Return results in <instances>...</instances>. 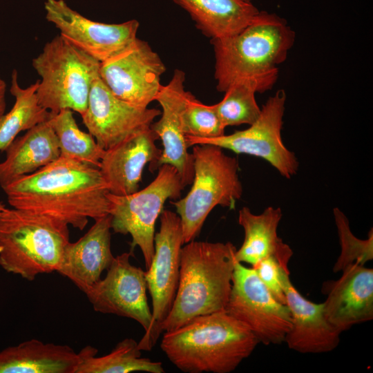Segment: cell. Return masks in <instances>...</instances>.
<instances>
[{
	"label": "cell",
	"mask_w": 373,
	"mask_h": 373,
	"mask_svg": "<svg viewBox=\"0 0 373 373\" xmlns=\"http://www.w3.org/2000/svg\"><path fill=\"white\" fill-rule=\"evenodd\" d=\"M12 208L83 230L88 219L109 215V193L99 168L60 156L1 186Z\"/></svg>",
	"instance_id": "1"
},
{
	"label": "cell",
	"mask_w": 373,
	"mask_h": 373,
	"mask_svg": "<svg viewBox=\"0 0 373 373\" xmlns=\"http://www.w3.org/2000/svg\"><path fill=\"white\" fill-rule=\"evenodd\" d=\"M295 37L284 18L260 11L236 34L210 39L217 90L224 93L239 81L254 83L258 93L270 90L278 79V66L286 60Z\"/></svg>",
	"instance_id": "2"
},
{
	"label": "cell",
	"mask_w": 373,
	"mask_h": 373,
	"mask_svg": "<svg viewBox=\"0 0 373 373\" xmlns=\"http://www.w3.org/2000/svg\"><path fill=\"white\" fill-rule=\"evenodd\" d=\"M258 343L249 328L223 310L198 316L165 332L160 347L184 372L229 373Z\"/></svg>",
	"instance_id": "3"
},
{
	"label": "cell",
	"mask_w": 373,
	"mask_h": 373,
	"mask_svg": "<svg viewBox=\"0 0 373 373\" xmlns=\"http://www.w3.org/2000/svg\"><path fill=\"white\" fill-rule=\"evenodd\" d=\"M236 247L231 242L190 241L180 251L175 297L162 332L202 315L223 311L230 295Z\"/></svg>",
	"instance_id": "4"
},
{
	"label": "cell",
	"mask_w": 373,
	"mask_h": 373,
	"mask_svg": "<svg viewBox=\"0 0 373 373\" xmlns=\"http://www.w3.org/2000/svg\"><path fill=\"white\" fill-rule=\"evenodd\" d=\"M70 242L68 226L15 208L0 214V267L28 281L57 271Z\"/></svg>",
	"instance_id": "5"
},
{
	"label": "cell",
	"mask_w": 373,
	"mask_h": 373,
	"mask_svg": "<svg viewBox=\"0 0 373 373\" xmlns=\"http://www.w3.org/2000/svg\"><path fill=\"white\" fill-rule=\"evenodd\" d=\"M194 175L185 197L171 201L180 217L183 242L193 240L216 206L233 209L242 195L237 159L211 144L192 146Z\"/></svg>",
	"instance_id": "6"
},
{
	"label": "cell",
	"mask_w": 373,
	"mask_h": 373,
	"mask_svg": "<svg viewBox=\"0 0 373 373\" xmlns=\"http://www.w3.org/2000/svg\"><path fill=\"white\" fill-rule=\"evenodd\" d=\"M100 64L57 35L32 61L41 77L37 90L39 104L52 114L69 109L82 115L93 82L99 77Z\"/></svg>",
	"instance_id": "7"
},
{
	"label": "cell",
	"mask_w": 373,
	"mask_h": 373,
	"mask_svg": "<svg viewBox=\"0 0 373 373\" xmlns=\"http://www.w3.org/2000/svg\"><path fill=\"white\" fill-rule=\"evenodd\" d=\"M184 188L177 169L163 164L155 178L142 190L125 195L108 193L111 229L131 236V251L135 247L140 249L146 269L154 255L156 220L166 200L179 198Z\"/></svg>",
	"instance_id": "8"
},
{
	"label": "cell",
	"mask_w": 373,
	"mask_h": 373,
	"mask_svg": "<svg viewBox=\"0 0 373 373\" xmlns=\"http://www.w3.org/2000/svg\"><path fill=\"white\" fill-rule=\"evenodd\" d=\"M286 93L278 90L261 108L260 116L249 127L230 135L214 138H197L186 136L189 147L195 144H211L238 154L260 157L285 178L296 175L299 162L282 140Z\"/></svg>",
	"instance_id": "9"
},
{
	"label": "cell",
	"mask_w": 373,
	"mask_h": 373,
	"mask_svg": "<svg viewBox=\"0 0 373 373\" xmlns=\"http://www.w3.org/2000/svg\"><path fill=\"white\" fill-rule=\"evenodd\" d=\"M160 220V230L154 238V255L145 271L152 300V319L149 330L138 342L141 350H151L156 343L179 283L180 251L184 244L180 219L177 213L163 210Z\"/></svg>",
	"instance_id": "10"
},
{
	"label": "cell",
	"mask_w": 373,
	"mask_h": 373,
	"mask_svg": "<svg viewBox=\"0 0 373 373\" xmlns=\"http://www.w3.org/2000/svg\"><path fill=\"white\" fill-rule=\"evenodd\" d=\"M224 310L249 328L264 345L285 342L291 327L288 307L274 297L252 267L238 261Z\"/></svg>",
	"instance_id": "11"
},
{
	"label": "cell",
	"mask_w": 373,
	"mask_h": 373,
	"mask_svg": "<svg viewBox=\"0 0 373 373\" xmlns=\"http://www.w3.org/2000/svg\"><path fill=\"white\" fill-rule=\"evenodd\" d=\"M166 66L148 42L137 37L127 48L101 62L99 77L119 99L148 107L155 100Z\"/></svg>",
	"instance_id": "12"
},
{
	"label": "cell",
	"mask_w": 373,
	"mask_h": 373,
	"mask_svg": "<svg viewBox=\"0 0 373 373\" xmlns=\"http://www.w3.org/2000/svg\"><path fill=\"white\" fill-rule=\"evenodd\" d=\"M46 18L71 44L98 61L121 52L137 38L140 23L131 19L105 23L89 19L69 7L64 0H46Z\"/></svg>",
	"instance_id": "13"
},
{
	"label": "cell",
	"mask_w": 373,
	"mask_h": 373,
	"mask_svg": "<svg viewBox=\"0 0 373 373\" xmlns=\"http://www.w3.org/2000/svg\"><path fill=\"white\" fill-rule=\"evenodd\" d=\"M132 252L114 258L104 278L84 294L95 312L133 319L146 332L152 312L146 296L145 271L130 262Z\"/></svg>",
	"instance_id": "14"
},
{
	"label": "cell",
	"mask_w": 373,
	"mask_h": 373,
	"mask_svg": "<svg viewBox=\"0 0 373 373\" xmlns=\"http://www.w3.org/2000/svg\"><path fill=\"white\" fill-rule=\"evenodd\" d=\"M161 115L157 108L137 106L117 97L100 77L93 82L88 105L81 115L88 133L104 150L150 127Z\"/></svg>",
	"instance_id": "15"
},
{
	"label": "cell",
	"mask_w": 373,
	"mask_h": 373,
	"mask_svg": "<svg viewBox=\"0 0 373 373\" xmlns=\"http://www.w3.org/2000/svg\"><path fill=\"white\" fill-rule=\"evenodd\" d=\"M184 81L185 73L175 69L170 82L162 86L155 98L162 109L161 117L150 126L163 145L156 169L163 164L175 168L184 187L192 183L194 175L193 157L188 151L182 122V111L187 95Z\"/></svg>",
	"instance_id": "16"
},
{
	"label": "cell",
	"mask_w": 373,
	"mask_h": 373,
	"mask_svg": "<svg viewBox=\"0 0 373 373\" xmlns=\"http://www.w3.org/2000/svg\"><path fill=\"white\" fill-rule=\"evenodd\" d=\"M158 139L148 127L105 150L99 169L109 193L125 195L138 191L144 166L149 163L151 171L156 169L162 153L155 144Z\"/></svg>",
	"instance_id": "17"
},
{
	"label": "cell",
	"mask_w": 373,
	"mask_h": 373,
	"mask_svg": "<svg viewBox=\"0 0 373 373\" xmlns=\"http://www.w3.org/2000/svg\"><path fill=\"white\" fill-rule=\"evenodd\" d=\"M342 272L323 286L325 315L340 333L373 319V269L355 263Z\"/></svg>",
	"instance_id": "18"
},
{
	"label": "cell",
	"mask_w": 373,
	"mask_h": 373,
	"mask_svg": "<svg viewBox=\"0 0 373 373\" xmlns=\"http://www.w3.org/2000/svg\"><path fill=\"white\" fill-rule=\"evenodd\" d=\"M283 286L291 327L285 342L289 348L303 354H321L334 350L341 333L327 321L323 303H313L303 296L292 284L289 269L282 275Z\"/></svg>",
	"instance_id": "19"
},
{
	"label": "cell",
	"mask_w": 373,
	"mask_h": 373,
	"mask_svg": "<svg viewBox=\"0 0 373 373\" xmlns=\"http://www.w3.org/2000/svg\"><path fill=\"white\" fill-rule=\"evenodd\" d=\"M111 222L110 214L97 219L82 237L75 242H68L64 248L57 272L84 293L101 280L102 272L114 260Z\"/></svg>",
	"instance_id": "20"
},
{
	"label": "cell",
	"mask_w": 373,
	"mask_h": 373,
	"mask_svg": "<svg viewBox=\"0 0 373 373\" xmlns=\"http://www.w3.org/2000/svg\"><path fill=\"white\" fill-rule=\"evenodd\" d=\"M48 119L16 137L5 151L6 158L0 163L1 186L33 173L60 157L58 140Z\"/></svg>",
	"instance_id": "21"
},
{
	"label": "cell",
	"mask_w": 373,
	"mask_h": 373,
	"mask_svg": "<svg viewBox=\"0 0 373 373\" xmlns=\"http://www.w3.org/2000/svg\"><path fill=\"white\" fill-rule=\"evenodd\" d=\"M79 363L71 347L35 338L0 352V373H75Z\"/></svg>",
	"instance_id": "22"
},
{
	"label": "cell",
	"mask_w": 373,
	"mask_h": 373,
	"mask_svg": "<svg viewBox=\"0 0 373 373\" xmlns=\"http://www.w3.org/2000/svg\"><path fill=\"white\" fill-rule=\"evenodd\" d=\"M186 10L196 28L211 39L229 37L249 25L259 13L245 0H173Z\"/></svg>",
	"instance_id": "23"
},
{
	"label": "cell",
	"mask_w": 373,
	"mask_h": 373,
	"mask_svg": "<svg viewBox=\"0 0 373 373\" xmlns=\"http://www.w3.org/2000/svg\"><path fill=\"white\" fill-rule=\"evenodd\" d=\"M282 217L280 207H268L260 214H254L248 207H242L239 211L238 221L244 229L245 239L241 247L236 249V261L252 267L263 258L280 251L287 245L278 236Z\"/></svg>",
	"instance_id": "24"
},
{
	"label": "cell",
	"mask_w": 373,
	"mask_h": 373,
	"mask_svg": "<svg viewBox=\"0 0 373 373\" xmlns=\"http://www.w3.org/2000/svg\"><path fill=\"white\" fill-rule=\"evenodd\" d=\"M138 342L127 338L119 342L108 354L96 356L97 349L86 346L78 353L79 363L75 373H164L160 362L141 357Z\"/></svg>",
	"instance_id": "25"
},
{
	"label": "cell",
	"mask_w": 373,
	"mask_h": 373,
	"mask_svg": "<svg viewBox=\"0 0 373 373\" xmlns=\"http://www.w3.org/2000/svg\"><path fill=\"white\" fill-rule=\"evenodd\" d=\"M39 82L23 88L18 83L17 70L12 71L10 91L15 101L10 111L0 119V152L5 151L19 133L50 118L51 113L39 102Z\"/></svg>",
	"instance_id": "26"
},
{
	"label": "cell",
	"mask_w": 373,
	"mask_h": 373,
	"mask_svg": "<svg viewBox=\"0 0 373 373\" xmlns=\"http://www.w3.org/2000/svg\"><path fill=\"white\" fill-rule=\"evenodd\" d=\"M48 120L58 140L60 156L99 168L105 150L89 133L79 129L73 111L64 109L51 113Z\"/></svg>",
	"instance_id": "27"
},
{
	"label": "cell",
	"mask_w": 373,
	"mask_h": 373,
	"mask_svg": "<svg viewBox=\"0 0 373 373\" xmlns=\"http://www.w3.org/2000/svg\"><path fill=\"white\" fill-rule=\"evenodd\" d=\"M257 86L249 81H239L232 84L225 91L223 99L213 107L226 128L240 124L251 125L260 114L255 94Z\"/></svg>",
	"instance_id": "28"
},
{
	"label": "cell",
	"mask_w": 373,
	"mask_h": 373,
	"mask_svg": "<svg viewBox=\"0 0 373 373\" xmlns=\"http://www.w3.org/2000/svg\"><path fill=\"white\" fill-rule=\"evenodd\" d=\"M335 222L339 237L341 253L337 258L333 271H342L345 267L357 263L363 265L373 260V232H369L365 240L356 238L351 231L349 221L338 209H334Z\"/></svg>",
	"instance_id": "29"
},
{
	"label": "cell",
	"mask_w": 373,
	"mask_h": 373,
	"mask_svg": "<svg viewBox=\"0 0 373 373\" xmlns=\"http://www.w3.org/2000/svg\"><path fill=\"white\" fill-rule=\"evenodd\" d=\"M182 122L186 136L197 138H214L224 135L222 124L213 105H206L187 91Z\"/></svg>",
	"instance_id": "30"
},
{
	"label": "cell",
	"mask_w": 373,
	"mask_h": 373,
	"mask_svg": "<svg viewBox=\"0 0 373 373\" xmlns=\"http://www.w3.org/2000/svg\"><path fill=\"white\" fill-rule=\"evenodd\" d=\"M292 255L293 251L287 245L278 254L265 258L252 266L274 297L285 305L286 298L282 275L284 269H288V263Z\"/></svg>",
	"instance_id": "31"
},
{
	"label": "cell",
	"mask_w": 373,
	"mask_h": 373,
	"mask_svg": "<svg viewBox=\"0 0 373 373\" xmlns=\"http://www.w3.org/2000/svg\"><path fill=\"white\" fill-rule=\"evenodd\" d=\"M6 84L4 80L0 77V119L5 114L6 110Z\"/></svg>",
	"instance_id": "32"
},
{
	"label": "cell",
	"mask_w": 373,
	"mask_h": 373,
	"mask_svg": "<svg viewBox=\"0 0 373 373\" xmlns=\"http://www.w3.org/2000/svg\"><path fill=\"white\" fill-rule=\"evenodd\" d=\"M6 208V204L0 202V214Z\"/></svg>",
	"instance_id": "33"
},
{
	"label": "cell",
	"mask_w": 373,
	"mask_h": 373,
	"mask_svg": "<svg viewBox=\"0 0 373 373\" xmlns=\"http://www.w3.org/2000/svg\"><path fill=\"white\" fill-rule=\"evenodd\" d=\"M245 1H250V2H251V0H245Z\"/></svg>",
	"instance_id": "34"
}]
</instances>
